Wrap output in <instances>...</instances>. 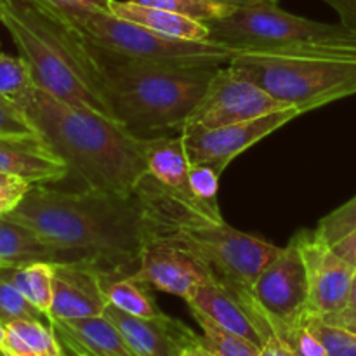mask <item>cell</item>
<instances>
[{"label": "cell", "instance_id": "9c48e42d", "mask_svg": "<svg viewBox=\"0 0 356 356\" xmlns=\"http://www.w3.org/2000/svg\"><path fill=\"white\" fill-rule=\"evenodd\" d=\"M287 106L268 90L235 68L222 65L216 70L197 106L191 110L181 134L193 136L225 125L254 120Z\"/></svg>", "mask_w": 356, "mask_h": 356}, {"label": "cell", "instance_id": "8d00e7d4", "mask_svg": "<svg viewBox=\"0 0 356 356\" xmlns=\"http://www.w3.org/2000/svg\"><path fill=\"white\" fill-rule=\"evenodd\" d=\"M334 250H336L341 257H344L348 263L356 266V229L351 232L348 236H344L341 242H337L336 245H334Z\"/></svg>", "mask_w": 356, "mask_h": 356}, {"label": "cell", "instance_id": "e575fe53", "mask_svg": "<svg viewBox=\"0 0 356 356\" xmlns=\"http://www.w3.org/2000/svg\"><path fill=\"white\" fill-rule=\"evenodd\" d=\"M339 17V23L356 33V0H323Z\"/></svg>", "mask_w": 356, "mask_h": 356}, {"label": "cell", "instance_id": "4dcf8cb0", "mask_svg": "<svg viewBox=\"0 0 356 356\" xmlns=\"http://www.w3.org/2000/svg\"><path fill=\"white\" fill-rule=\"evenodd\" d=\"M190 188L197 200L211 209L214 214L222 216L218 204L219 174L207 165H191L190 169Z\"/></svg>", "mask_w": 356, "mask_h": 356}, {"label": "cell", "instance_id": "277c9868", "mask_svg": "<svg viewBox=\"0 0 356 356\" xmlns=\"http://www.w3.org/2000/svg\"><path fill=\"white\" fill-rule=\"evenodd\" d=\"M2 6V24L30 65L35 86L65 103L113 118L89 44L56 7L47 0H6Z\"/></svg>", "mask_w": 356, "mask_h": 356}, {"label": "cell", "instance_id": "d590c367", "mask_svg": "<svg viewBox=\"0 0 356 356\" xmlns=\"http://www.w3.org/2000/svg\"><path fill=\"white\" fill-rule=\"evenodd\" d=\"M322 320L327 323H332V325L343 327V329H348V330H351V332L356 334V312L355 309L344 308V309H341V312L325 316V318H322Z\"/></svg>", "mask_w": 356, "mask_h": 356}, {"label": "cell", "instance_id": "c3c4849f", "mask_svg": "<svg viewBox=\"0 0 356 356\" xmlns=\"http://www.w3.org/2000/svg\"><path fill=\"white\" fill-rule=\"evenodd\" d=\"M0 2H6V0H0Z\"/></svg>", "mask_w": 356, "mask_h": 356}, {"label": "cell", "instance_id": "ffe728a7", "mask_svg": "<svg viewBox=\"0 0 356 356\" xmlns=\"http://www.w3.org/2000/svg\"><path fill=\"white\" fill-rule=\"evenodd\" d=\"M52 329L66 334L92 356H138L120 330L106 316L52 320Z\"/></svg>", "mask_w": 356, "mask_h": 356}, {"label": "cell", "instance_id": "6da1fadb", "mask_svg": "<svg viewBox=\"0 0 356 356\" xmlns=\"http://www.w3.org/2000/svg\"><path fill=\"white\" fill-rule=\"evenodd\" d=\"M7 218L54 247L63 261L94 264L106 282L134 277L146 240L160 228L159 216L139 188L136 193L124 195L31 184Z\"/></svg>", "mask_w": 356, "mask_h": 356}, {"label": "cell", "instance_id": "44dd1931", "mask_svg": "<svg viewBox=\"0 0 356 356\" xmlns=\"http://www.w3.org/2000/svg\"><path fill=\"white\" fill-rule=\"evenodd\" d=\"M38 261L61 263L63 257L30 228L7 216H0V270L19 268Z\"/></svg>", "mask_w": 356, "mask_h": 356}, {"label": "cell", "instance_id": "1f68e13d", "mask_svg": "<svg viewBox=\"0 0 356 356\" xmlns=\"http://www.w3.org/2000/svg\"><path fill=\"white\" fill-rule=\"evenodd\" d=\"M0 134H38L23 110L0 96Z\"/></svg>", "mask_w": 356, "mask_h": 356}, {"label": "cell", "instance_id": "2e32d148", "mask_svg": "<svg viewBox=\"0 0 356 356\" xmlns=\"http://www.w3.org/2000/svg\"><path fill=\"white\" fill-rule=\"evenodd\" d=\"M103 316L120 330L138 356H186L188 348L198 339L190 327L165 313L141 318L108 305Z\"/></svg>", "mask_w": 356, "mask_h": 356}, {"label": "cell", "instance_id": "f6af8a7d", "mask_svg": "<svg viewBox=\"0 0 356 356\" xmlns=\"http://www.w3.org/2000/svg\"><path fill=\"white\" fill-rule=\"evenodd\" d=\"M2 17H3V6L2 2H0V24H2Z\"/></svg>", "mask_w": 356, "mask_h": 356}, {"label": "cell", "instance_id": "5b68a950", "mask_svg": "<svg viewBox=\"0 0 356 356\" xmlns=\"http://www.w3.org/2000/svg\"><path fill=\"white\" fill-rule=\"evenodd\" d=\"M209 40L240 52L266 54L356 56V33L341 23H322L296 16L278 3L235 9L209 21Z\"/></svg>", "mask_w": 356, "mask_h": 356}, {"label": "cell", "instance_id": "ba28073f", "mask_svg": "<svg viewBox=\"0 0 356 356\" xmlns=\"http://www.w3.org/2000/svg\"><path fill=\"white\" fill-rule=\"evenodd\" d=\"M54 7L87 42L125 58L162 65L222 66L238 54L235 49L212 40L188 42L163 37L141 24L122 19L108 9Z\"/></svg>", "mask_w": 356, "mask_h": 356}, {"label": "cell", "instance_id": "d6986e66", "mask_svg": "<svg viewBox=\"0 0 356 356\" xmlns=\"http://www.w3.org/2000/svg\"><path fill=\"white\" fill-rule=\"evenodd\" d=\"M106 9L122 19L132 21L155 33L176 38V40L207 42L211 37L207 23L183 16V14L170 13V10L143 6L131 0H108Z\"/></svg>", "mask_w": 356, "mask_h": 356}, {"label": "cell", "instance_id": "f35d334b", "mask_svg": "<svg viewBox=\"0 0 356 356\" xmlns=\"http://www.w3.org/2000/svg\"><path fill=\"white\" fill-rule=\"evenodd\" d=\"M47 2L61 7H94V9H106L108 0H47Z\"/></svg>", "mask_w": 356, "mask_h": 356}, {"label": "cell", "instance_id": "8992f818", "mask_svg": "<svg viewBox=\"0 0 356 356\" xmlns=\"http://www.w3.org/2000/svg\"><path fill=\"white\" fill-rule=\"evenodd\" d=\"M257 86L301 113L356 96V56L240 52L232 63Z\"/></svg>", "mask_w": 356, "mask_h": 356}, {"label": "cell", "instance_id": "cb8c5ba5", "mask_svg": "<svg viewBox=\"0 0 356 356\" xmlns=\"http://www.w3.org/2000/svg\"><path fill=\"white\" fill-rule=\"evenodd\" d=\"M104 294L108 305L129 315L141 316V318H156L163 315L153 296L149 294L148 285L136 280L134 277H122L106 282Z\"/></svg>", "mask_w": 356, "mask_h": 356}, {"label": "cell", "instance_id": "d4e9b609", "mask_svg": "<svg viewBox=\"0 0 356 356\" xmlns=\"http://www.w3.org/2000/svg\"><path fill=\"white\" fill-rule=\"evenodd\" d=\"M191 315L197 320V323L202 329V341L205 346L212 351L216 356H257L261 348L247 341L245 337L225 329L214 320L209 318L205 313L198 309L190 308Z\"/></svg>", "mask_w": 356, "mask_h": 356}, {"label": "cell", "instance_id": "7c38bea8", "mask_svg": "<svg viewBox=\"0 0 356 356\" xmlns=\"http://www.w3.org/2000/svg\"><path fill=\"white\" fill-rule=\"evenodd\" d=\"M294 242L301 252L309 287V316L334 315L348 306L356 266L348 263L315 232L301 229Z\"/></svg>", "mask_w": 356, "mask_h": 356}, {"label": "cell", "instance_id": "52a82bcc", "mask_svg": "<svg viewBox=\"0 0 356 356\" xmlns=\"http://www.w3.org/2000/svg\"><path fill=\"white\" fill-rule=\"evenodd\" d=\"M165 235L176 236L195 250L209 264L216 280L221 282L249 309L268 339L273 337L270 325L257 308L252 289L261 271L277 257L282 247L232 228L226 221L211 222L193 214L177 222Z\"/></svg>", "mask_w": 356, "mask_h": 356}, {"label": "cell", "instance_id": "f546056e", "mask_svg": "<svg viewBox=\"0 0 356 356\" xmlns=\"http://www.w3.org/2000/svg\"><path fill=\"white\" fill-rule=\"evenodd\" d=\"M0 318L3 323L14 320H44V313L38 312L19 291L13 285V282L0 270ZM47 320V318H45Z\"/></svg>", "mask_w": 356, "mask_h": 356}, {"label": "cell", "instance_id": "836d02e7", "mask_svg": "<svg viewBox=\"0 0 356 356\" xmlns=\"http://www.w3.org/2000/svg\"><path fill=\"white\" fill-rule=\"evenodd\" d=\"M31 184L21 177L0 172V216H7L26 197Z\"/></svg>", "mask_w": 356, "mask_h": 356}, {"label": "cell", "instance_id": "7a4b0ae2", "mask_svg": "<svg viewBox=\"0 0 356 356\" xmlns=\"http://www.w3.org/2000/svg\"><path fill=\"white\" fill-rule=\"evenodd\" d=\"M16 104L87 188L131 195L148 176L143 138L115 118L65 103L37 86Z\"/></svg>", "mask_w": 356, "mask_h": 356}, {"label": "cell", "instance_id": "5bb4252c", "mask_svg": "<svg viewBox=\"0 0 356 356\" xmlns=\"http://www.w3.org/2000/svg\"><path fill=\"white\" fill-rule=\"evenodd\" d=\"M54 266L52 320H75L101 316L108 301L104 294L103 273L87 261H63Z\"/></svg>", "mask_w": 356, "mask_h": 356}, {"label": "cell", "instance_id": "e0dca14e", "mask_svg": "<svg viewBox=\"0 0 356 356\" xmlns=\"http://www.w3.org/2000/svg\"><path fill=\"white\" fill-rule=\"evenodd\" d=\"M0 172L45 184L61 181L70 169L40 134H0Z\"/></svg>", "mask_w": 356, "mask_h": 356}, {"label": "cell", "instance_id": "8fae6325", "mask_svg": "<svg viewBox=\"0 0 356 356\" xmlns=\"http://www.w3.org/2000/svg\"><path fill=\"white\" fill-rule=\"evenodd\" d=\"M134 278L184 301L198 285L216 280L209 264L195 250L165 233L146 240Z\"/></svg>", "mask_w": 356, "mask_h": 356}, {"label": "cell", "instance_id": "ee69618b", "mask_svg": "<svg viewBox=\"0 0 356 356\" xmlns=\"http://www.w3.org/2000/svg\"><path fill=\"white\" fill-rule=\"evenodd\" d=\"M3 337H6V323H3L2 318H0V350H2Z\"/></svg>", "mask_w": 356, "mask_h": 356}, {"label": "cell", "instance_id": "83f0119b", "mask_svg": "<svg viewBox=\"0 0 356 356\" xmlns=\"http://www.w3.org/2000/svg\"><path fill=\"white\" fill-rule=\"evenodd\" d=\"M356 229V195L346 202L334 209L330 214L320 219L315 233L320 240L329 243L330 247L336 245L337 242L350 235Z\"/></svg>", "mask_w": 356, "mask_h": 356}, {"label": "cell", "instance_id": "7bdbcfd3", "mask_svg": "<svg viewBox=\"0 0 356 356\" xmlns=\"http://www.w3.org/2000/svg\"><path fill=\"white\" fill-rule=\"evenodd\" d=\"M348 309H355L356 312V273L353 278V285H351V292H350V301H348Z\"/></svg>", "mask_w": 356, "mask_h": 356}, {"label": "cell", "instance_id": "4316f807", "mask_svg": "<svg viewBox=\"0 0 356 356\" xmlns=\"http://www.w3.org/2000/svg\"><path fill=\"white\" fill-rule=\"evenodd\" d=\"M131 2H138L143 3V6L156 7V9L183 14V16L204 21V23L219 19V17H225L235 10L232 9V7L219 6V3L207 2V0H131Z\"/></svg>", "mask_w": 356, "mask_h": 356}, {"label": "cell", "instance_id": "30bf717a", "mask_svg": "<svg viewBox=\"0 0 356 356\" xmlns=\"http://www.w3.org/2000/svg\"><path fill=\"white\" fill-rule=\"evenodd\" d=\"M252 292L261 315L282 343L309 318L308 277L294 238L261 271Z\"/></svg>", "mask_w": 356, "mask_h": 356}, {"label": "cell", "instance_id": "60d3db41", "mask_svg": "<svg viewBox=\"0 0 356 356\" xmlns=\"http://www.w3.org/2000/svg\"><path fill=\"white\" fill-rule=\"evenodd\" d=\"M54 332H56V336H58V339H59V343H61V346L65 348V350H68L70 353H73L75 356H92V355L89 353V351L83 350L82 346H79V344H76L75 341L70 339V337L66 336V334L59 332V330H56V329H54Z\"/></svg>", "mask_w": 356, "mask_h": 356}, {"label": "cell", "instance_id": "4fadbf2b", "mask_svg": "<svg viewBox=\"0 0 356 356\" xmlns=\"http://www.w3.org/2000/svg\"><path fill=\"white\" fill-rule=\"evenodd\" d=\"M302 115L298 108H284L254 120L225 125L200 134L184 136L191 165H207L221 176L233 159Z\"/></svg>", "mask_w": 356, "mask_h": 356}, {"label": "cell", "instance_id": "74e56055", "mask_svg": "<svg viewBox=\"0 0 356 356\" xmlns=\"http://www.w3.org/2000/svg\"><path fill=\"white\" fill-rule=\"evenodd\" d=\"M257 356H294V355H292V351L289 350V348L285 346L280 339H277V337H271V339L268 341L263 348H261L259 355Z\"/></svg>", "mask_w": 356, "mask_h": 356}, {"label": "cell", "instance_id": "d6a6232c", "mask_svg": "<svg viewBox=\"0 0 356 356\" xmlns=\"http://www.w3.org/2000/svg\"><path fill=\"white\" fill-rule=\"evenodd\" d=\"M284 344L292 351L294 356H329L325 348H323V344L309 330L306 322L302 325H299L298 329L292 330L287 339L284 341Z\"/></svg>", "mask_w": 356, "mask_h": 356}, {"label": "cell", "instance_id": "7dc6e473", "mask_svg": "<svg viewBox=\"0 0 356 356\" xmlns=\"http://www.w3.org/2000/svg\"><path fill=\"white\" fill-rule=\"evenodd\" d=\"M0 356H7V355H3V353H2V351H0Z\"/></svg>", "mask_w": 356, "mask_h": 356}, {"label": "cell", "instance_id": "ac0fdd59", "mask_svg": "<svg viewBox=\"0 0 356 356\" xmlns=\"http://www.w3.org/2000/svg\"><path fill=\"white\" fill-rule=\"evenodd\" d=\"M186 305L205 313L225 329L245 337L257 348H263L270 341L249 309L221 282L211 280L198 285L186 299Z\"/></svg>", "mask_w": 356, "mask_h": 356}, {"label": "cell", "instance_id": "b9f144b4", "mask_svg": "<svg viewBox=\"0 0 356 356\" xmlns=\"http://www.w3.org/2000/svg\"><path fill=\"white\" fill-rule=\"evenodd\" d=\"M186 356H216V355L212 353L207 346H205L204 341H202V336H198V339L195 341L190 348H188Z\"/></svg>", "mask_w": 356, "mask_h": 356}, {"label": "cell", "instance_id": "3957f363", "mask_svg": "<svg viewBox=\"0 0 356 356\" xmlns=\"http://www.w3.org/2000/svg\"><path fill=\"white\" fill-rule=\"evenodd\" d=\"M87 44L111 115L143 139L183 131L219 68L141 61Z\"/></svg>", "mask_w": 356, "mask_h": 356}, {"label": "cell", "instance_id": "9a60e30c", "mask_svg": "<svg viewBox=\"0 0 356 356\" xmlns=\"http://www.w3.org/2000/svg\"><path fill=\"white\" fill-rule=\"evenodd\" d=\"M146 167L153 179L159 181L170 195L183 202L190 211L211 222H225L222 216L214 214L211 209L197 200L190 188L191 162L186 152L184 136H153L143 139Z\"/></svg>", "mask_w": 356, "mask_h": 356}, {"label": "cell", "instance_id": "f1b7e54d", "mask_svg": "<svg viewBox=\"0 0 356 356\" xmlns=\"http://www.w3.org/2000/svg\"><path fill=\"white\" fill-rule=\"evenodd\" d=\"M309 330L320 339L329 356H356V334L343 327L323 322L318 316L306 320Z\"/></svg>", "mask_w": 356, "mask_h": 356}, {"label": "cell", "instance_id": "603a6c76", "mask_svg": "<svg viewBox=\"0 0 356 356\" xmlns=\"http://www.w3.org/2000/svg\"><path fill=\"white\" fill-rule=\"evenodd\" d=\"M2 273L13 282L14 287L35 306L45 318H51L52 296H54V266L52 263L38 261V263L24 264L19 268L2 270Z\"/></svg>", "mask_w": 356, "mask_h": 356}, {"label": "cell", "instance_id": "ab89813d", "mask_svg": "<svg viewBox=\"0 0 356 356\" xmlns=\"http://www.w3.org/2000/svg\"><path fill=\"white\" fill-rule=\"evenodd\" d=\"M207 2L232 7V9H243V7L259 6V3H278V0H207Z\"/></svg>", "mask_w": 356, "mask_h": 356}, {"label": "cell", "instance_id": "bcb514c9", "mask_svg": "<svg viewBox=\"0 0 356 356\" xmlns=\"http://www.w3.org/2000/svg\"><path fill=\"white\" fill-rule=\"evenodd\" d=\"M61 356H75L73 353H70L68 350H65V348H63V355Z\"/></svg>", "mask_w": 356, "mask_h": 356}, {"label": "cell", "instance_id": "7402d4cb", "mask_svg": "<svg viewBox=\"0 0 356 356\" xmlns=\"http://www.w3.org/2000/svg\"><path fill=\"white\" fill-rule=\"evenodd\" d=\"M0 351L7 356H61L63 346L51 323L14 320L6 323V337Z\"/></svg>", "mask_w": 356, "mask_h": 356}, {"label": "cell", "instance_id": "484cf974", "mask_svg": "<svg viewBox=\"0 0 356 356\" xmlns=\"http://www.w3.org/2000/svg\"><path fill=\"white\" fill-rule=\"evenodd\" d=\"M33 86L30 65L23 56L0 54V96L17 103Z\"/></svg>", "mask_w": 356, "mask_h": 356}]
</instances>
